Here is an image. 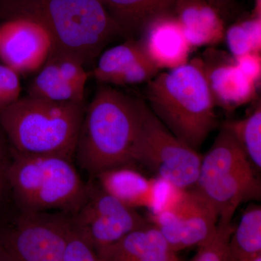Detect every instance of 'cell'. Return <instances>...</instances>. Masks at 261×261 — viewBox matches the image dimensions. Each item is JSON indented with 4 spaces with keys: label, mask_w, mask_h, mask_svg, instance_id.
<instances>
[{
    "label": "cell",
    "mask_w": 261,
    "mask_h": 261,
    "mask_svg": "<svg viewBox=\"0 0 261 261\" xmlns=\"http://www.w3.org/2000/svg\"><path fill=\"white\" fill-rule=\"evenodd\" d=\"M147 84L152 113L176 138L198 150L218 124L203 60L160 72Z\"/></svg>",
    "instance_id": "cell-1"
},
{
    "label": "cell",
    "mask_w": 261,
    "mask_h": 261,
    "mask_svg": "<svg viewBox=\"0 0 261 261\" xmlns=\"http://www.w3.org/2000/svg\"><path fill=\"white\" fill-rule=\"evenodd\" d=\"M8 5L14 17L32 18L47 29L50 55L71 57L84 65L123 34L100 0H10Z\"/></svg>",
    "instance_id": "cell-2"
},
{
    "label": "cell",
    "mask_w": 261,
    "mask_h": 261,
    "mask_svg": "<svg viewBox=\"0 0 261 261\" xmlns=\"http://www.w3.org/2000/svg\"><path fill=\"white\" fill-rule=\"evenodd\" d=\"M142 99L111 87H99L86 108L75 157L92 176L132 166Z\"/></svg>",
    "instance_id": "cell-3"
},
{
    "label": "cell",
    "mask_w": 261,
    "mask_h": 261,
    "mask_svg": "<svg viewBox=\"0 0 261 261\" xmlns=\"http://www.w3.org/2000/svg\"><path fill=\"white\" fill-rule=\"evenodd\" d=\"M85 109L84 102H53L28 95L0 111V127L15 152L72 160Z\"/></svg>",
    "instance_id": "cell-4"
},
{
    "label": "cell",
    "mask_w": 261,
    "mask_h": 261,
    "mask_svg": "<svg viewBox=\"0 0 261 261\" xmlns=\"http://www.w3.org/2000/svg\"><path fill=\"white\" fill-rule=\"evenodd\" d=\"M8 185L24 212L58 210L75 214L88 194L72 160L57 155H29L10 149Z\"/></svg>",
    "instance_id": "cell-5"
},
{
    "label": "cell",
    "mask_w": 261,
    "mask_h": 261,
    "mask_svg": "<svg viewBox=\"0 0 261 261\" xmlns=\"http://www.w3.org/2000/svg\"><path fill=\"white\" fill-rule=\"evenodd\" d=\"M256 172L236 139L222 127L202 158L194 188L210 202L219 219L232 220L242 203L260 200Z\"/></svg>",
    "instance_id": "cell-6"
},
{
    "label": "cell",
    "mask_w": 261,
    "mask_h": 261,
    "mask_svg": "<svg viewBox=\"0 0 261 261\" xmlns=\"http://www.w3.org/2000/svg\"><path fill=\"white\" fill-rule=\"evenodd\" d=\"M202 156L176 138L142 100L132 163H140L159 180L178 190L195 185Z\"/></svg>",
    "instance_id": "cell-7"
},
{
    "label": "cell",
    "mask_w": 261,
    "mask_h": 261,
    "mask_svg": "<svg viewBox=\"0 0 261 261\" xmlns=\"http://www.w3.org/2000/svg\"><path fill=\"white\" fill-rule=\"evenodd\" d=\"M65 215L23 211L0 235V261H64L72 228Z\"/></svg>",
    "instance_id": "cell-8"
},
{
    "label": "cell",
    "mask_w": 261,
    "mask_h": 261,
    "mask_svg": "<svg viewBox=\"0 0 261 261\" xmlns=\"http://www.w3.org/2000/svg\"><path fill=\"white\" fill-rule=\"evenodd\" d=\"M149 222L176 253L210 240L217 229L219 216L210 202L192 187L179 190L176 197L152 213Z\"/></svg>",
    "instance_id": "cell-9"
},
{
    "label": "cell",
    "mask_w": 261,
    "mask_h": 261,
    "mask_svg": "<svg viewBox=\"0 0 261 261\" xmlns=\"http://www.w3.org/2000/svg\"><path fill=\"white\" fill-rule=\"evenodd\" d=\"M71 221L96 252L150 224L136 209L122 203L97 184L89 185L85 202Z\"/></svg>",
    "instance_id": "cell-10"
},
{
    "label": "cell",
    "mask_w": 261,
    "mask_h": 261,
    "mask_svg": "<svg viewBox=\"0 0 261 261\" xmlns=\"http://www.w3.org/2000/svg\"><path fill=\"white\" fill-rule=\"evenodd\" d=\"M51 49L50 35L37 20L14 17L1 25L0 59L19 75L41 69Z\"/></svg>",
    "instance_id": "cell-11"
},
{
    "label": "cell",
    "mask_w": 261,
    "mask_h": 261,
    "mask_svg": "<svg viewBox=\"0 0 261 261\" xmlns=\"http://www.w3.org/2000/svg\"><path fill=\"white\" fill-rule=\"evenodd\" d=\"M146 56L160 70H171L190 61L192 47L173 14L154 19L142 32Z\"/></svg>",
    "instance_id": "cell-12"
},
{
    "label": "cell",
    "mask_w": 261,
    "mask_h": 261,
    "mask_svg": "<svg viewBox=\"0 0 261 261\" xmlns=\"http://www.w3.org/2000/svg\"><path fill=\"white\" fill-rule=\"evenodd\" d=\"M94 177L104 191L128 207H149L153 212L161 207L162 189L159 182L145 177L132 166L112 168Z\"/></svg>",
    "instance_id": "cell-13"
},
{
    "label": "cell",
    "mask_w": 261,
    "mask_h": 261,
    "mask_svg": "<svg viewBox=\"0 0 261 261\" xmlns=\"http://www.w3.org/2000/svg\"><path fill=\"white\" fill-rule=\"evenodd\" d=\"M97 253L101 261H179L162 233L151 223Z\"/></svg>",
    "instance_id": "cell-14"
},
{
    "label": "cell",
    "mask_w": 261,
    "mask_h": 261,
    "mask_svg": "<svg viewBox=\"0 0 261 261\" xmlns=\"http://www.w3.org/2000/svg\"><path fill=\"white\" fill-rule=\"evenodd\" d=\"M173 15L192 47L219 44L224 39V22L207 0H178Z\"/></svg>",
    "instance_id": "cell-15"
},
{
    "label": "cell",
    "mask_w": 261,
    "mask_h": 261,
    "mask_svg": "<svg viewBox=\"0 0 261 261\" xmlns=\"http://www.w3.org/2000/svg\"><path fill=\"white\" fill-rule=\"evenodd\" d=\"M205 64L216 106L231 111L253 100L258 85L244 74L233 59L214 65L205 62Z\"/></svg>",
    "instance_id": "cell-16"
},
{
    "label": "cell",
    "mask_w": 261,
    "mask_h": 261,
    "mask_svg": "<svg viewBox=\"0 0 261 261\" xmlns=\"http://www.w3.org/2000/svg\"><path fill=\"white\" fill-rule=\"evenodd\" d=\"M123 34L143 32L154 19L173 14L178 0H100Z\"/></svg>",
    "instance_id": "cell-17"
},
{
    "label": "cell",
    "mask_w": 261,
    "mask_h": 261,
    "mask_svg": "<svg viewBox=\"0 0 261 261\" xmlns=\"http://www.w3.org/2000/svg\"><path fill=\"white\" fill-rule=\"evenodd\" d=\"M146 58H148L140 40L129 39L110 48L99 56L94 76L102 83L113 84L118 77Z\"/></svg>",
    "instance_id": "cell-18"
},
{
    "label": "cell",
    "mask_w": 261,
    "mask_h": 261,
    "mask_svg": "<svg viewBox=\"0 0 261 261\" xmlns=\"http://www.w3.org/2000/svg\"><path fill=\"white\" fill-rule=\"evenodd\" d=\"M259 255H261V207L251 205L233 228L228 241L227 260H244Z\"/></svg>",
    "instance_id": "cell-19"
},
{
    "label": "cell",
    "mask_w": 261,
    "mask_h": 261,
    "mask_svg": "<svg viewBox=\"0 0 261 261\" xmlns=\"http://www.w3.org/2000/svg\"><path fill=\"white\" fill-rule=\"evenodd\" d=\"M85 87L70 84L47 60L29 87V95L58 102H83Z\"/></svg>",
    "instance_id": "cell-20"
},
{
    "label": "cell",
    "mask_w": 261,
    "mask_h": 261,
    "mask_svg": "<svg viewBox=\"0 0 261 261\" xmlns=\"http://www.w3.org/2000/svg\"><path fill=\"white\" fill-rule=\"evenodd\" d=\"M257 171L261 169V108L257 106L248 116L236 121L225 122Z\"/></svg>",
    "instance_id": "cell-21"
},
{
    "label": "cell",
    "mask_w": 261,
    "mask_h": 261,
    "mask_svg": "<svg viewBox=\"0 0 261 261\" xmlns=\"http://www.w3.org/2000/svg\"><path fill=\"white\" fill-rule=\"evenodd\" d=\"M224 39L233 58L260 53L261 18L251 16L233 24L225 32Z\"/></svg>",
    "instance_id": "cell-22"
},
{
    "label": "cell",
    "mask_w": 261,
    "mask_h": 261,
    "mask_svg": "<svg viewBox=\"0 0 261 261\" xmlns=\"http://www.w3.org/2000/svg\"><path fill=\"white\" fill-rule=\"evenodd\" d=\"M233 228L231 220L219 219L214 236L198 247L191 261H226L228 241Z\"/></svg>",
    "instance_id": "cell-23"
},
{
    "label": "cell",
    "mask_w": 261,
    "mask_h": 261,
    "mask_svg": "<svg viewBox=\"0 0 261 261\" xmlns=\"http://www.w3.org/2000/svg\"><path fill=\"white\" fill-rule=\"evenodd\" d=\"M47 60L53 62L60 74L67 82L80 87H85L88 73L81 62L71 57L51 54Z\"/></svg>",
    "instance_id": "cell-24"
},
{
    "label": "cell",
    "mask_w": 261,
    "mask_h": 261,
    "mask_svg": "<svg viewBox=\"0 0 261 261\" xmlns=\"http://www.w3.org/2000/svg\"><path fill=\"white\" fill-rule=\"evenodd\" d=\"M64 261H101L93 247L73 224L65 247Z\"/></svg>",
    "instance_id": "cell-25"
},
{
    "label": "cell",
    "mask_w": 261,
    "mask_h": 261,
    "mask_svg": "<svg viewBox=\"0 0 261 261\" xmlns=\"http://www.w3.org/2000/svg\"><path fill=\"white\" fill-rule=\"evenodd\" d=\"M21 86L18 73L5 64H0V111L20 98Z\"/></svg>",
    "instance_id": "cell-26"
},
{
    "label": "cell",
    "mask_w": 261,
    "mask_h": 261,
    "mask_svg": "<svg viewBox=\"0 0 261 261\" xmlns=\"http://www.w3.org/2000/svg\"><path fill=\"white\" fill-rule=\"evenodd\" d=\"M233 61L240 70L258 85L261 78L260 53H248L233 58Z\"/></svg>",
    "instance_id": "cell-27"
},
{
    "label": "cell",
    "mask_w": 261,
    "mask_h": 261,
    "mask_svg": "<svg viewBox=\"0 0 261 261\" xmlns=\"http://www.w3.org/2000/svg\"><path fill=\"white\" fill-rule=\"evenodd\" d=\"M5 134L0 127V200L3 197L5 187L8 185L7 175L10 159L8 157V147L5 140Z\"/></svg>",
    "instance_id": "cell-28"
},
{
    "label": "cell",
    "mask_w": 261,
    "mask_h": 261,
    "mask_svg": "<svg viewBox=\"0 0 261 261\" xmlns=\"http://www.w3.org/2000/svg\"><path fill=\"white\" fill-rule=\"evenodd\" d=\"M252 16L261 18V0H255V6L252 10Z\"/></svg>",
    "instance_id": "cell-29"
},
{
    "label": "cell",
    "mask_w": 261,
    "mask_h": 261,
    "mask_svg": "<svg viewBox=\"0 0 261 261\" xmlns=\"http://www.w3.org/2000/svg\"><path fill=\"white\" fill-rule=\"evenodd\" d=\"M226 261H261V255H257V256L252 257V258L244 259V260H228L226 257Z\"/></svg>",
    "instance_id": "cell-30"
},
{
    "label": "cell",
    "mask_w": 261,
    "mask_h": 261,
    "mask_svg": "<svg viewBox=\"0 0 261 261\" xmlns=\"http://www.w3.org/2000/svg\"><path fill=\"white\" fill-rule=\"evenodd\" d=\"M0 42H1V25H0Z\"/></svg>",
    "instance_id": "cell-31"
},
{
    "label": "cell",
    "mask_w": 261,
    "mask_h": 261,
    "mask_svg": "<svg viewBox=\"0 0 261 261\" xmlns=\"http://www.w3.org/2000/svg\"><path fill=\"white\" fill-rule=\"evenodd\" d=\"M216 1V0H208L209 3H211L212 4V2Z\"/></svg>",
    "instance_id": "cell-32"
}]
</instances>
